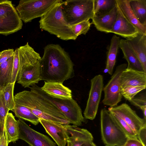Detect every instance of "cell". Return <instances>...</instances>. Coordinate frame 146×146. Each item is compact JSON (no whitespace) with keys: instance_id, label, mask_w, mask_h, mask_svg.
Masks as SVG:
<instances>
[{"instance_id":"1","label":"cell","mask_w":146,"mask_h":146,"mask_svg":"<svg viewBox=\"0 0 146 146\" xmlns=\"http://www.w3.org/2000/svg\"><path fill=\"white\" fill-rule=\"evenodd\" d=\"M40 66L41 80L63 83L74 74V64L69 55L58 44L45 46Z\"/></svg>"},{"instance_id":"2","label":"cell","mask_w":146,"mask_h":146,"mask_svg":"<svg viewBox=\"0 0 146 146\" xmlns=\"http://www.w3.org/2000/svg\"><path fill=\"white\" fill-rule=\"evenodd\" d=\"M15 102L27 108L39 119L63 125L70 122L56 107L31 91L24 90L14 96Z\"/></svg>"},{"instance_id":"3","label":"cell","mask_w":146,"mask_h":146,"mask_svg":"<svg viewBox=\"0 0 146 146\" xmlns=\"http://www.w3.org/2000/svg\"><path fill=\"white\" fill-rule=\"evenodd\" d=\"M19 68L17 82L24 88L38 84L41 79V57L28 43L18 48Z\"/></svg>"},{"instance_id":"4","label":"cell","mask_w":146,"mask_h":146,"mask_svg":"<svg viewBox=\"0 0 146 146\" xmlns=\"http://www.w3.org/2000/svg\"><path fill=\"white\" fill-rule=\"evenodd\" d=\"M60 1L56 3L44 16L39 22L40 28L63 40H75L77 37L70 25L64 20L62 11Z\"/></svg>"},{"instance_id":"5","label":"cell","mask_w":146,"mask_h":146,"mask_svg":"<svg viewBox=\"0 0 146 146\" xmlns=\"http://www.w3.org/2000/svg\"><path fill=\"white\" fill-rule=\"evenodd\" d=\"M33 92L52 104L64 115L70 123L77 126L81 125L85 121L81 109L72 98L62 99L54 98L43 91L36 84L30 87Z\"/></svg>"},{"instance_id":"6","label":"cell","mask_w":146,"mask_h":146,"mask_svg":"<svg viewBox=\"0 0 146 146\" xmlns=\"http://www.w3.org/2000/svg\"><path fill=\"white\" fill-rule=\"evenodd\" d=\"M95 0H67L61 4L63 17L71 26L92 19L94 14Z\"/></svg>"},{"instance_id":"7","label":"cell","mask_w":146,"mask_h":146,"mask_svg":"<svg viewBox=\"0 0 146 146\" xmlns=\"http://www.w3.org/2000/svg\"><path fill=\"white\" fill-rule=\"evenodd\" d=\"M101 131L105 146H123L127 137L106 108L100 111Z\"/></svg>"},{"instance_id":"8","label":"cell","mask_w":146,"mask_h":146,"mask_svg":"<svg viewBox=\"0 0 146 146\" xmlns=\"http://www.w3.org/2000/svg\"><path fill=\"white\" fill-rule=\"evenodd\" d=\"M61 0H21L16 8L21 19L26 23L41 17Z\"/></svg>"},{"instance_id":"9","label":"cell","mask_w":146,"mask_h":146,"mask_svg":"<svg viewBox=\"0 0 146 146\" xmlns=\"http://www.w3.org/2000/svg\"><path fill=\"white\" fill-rule=\"evenodd\" d=\"M127 64H122L117 66L110 79L104 87V98L102 102L104 105L113 107L117 106L122 98L120 92L121 77Z\"/></svg>"},{"instance_id":"10","label":"cell","mask_w":146,"mask_h":146,"mask_svg":"<svg viewBox=\"0 0 146 146\" xmlns=\"http://www.w3.org/2000/svg\"><path fill=\"white\" fill-rule=\"evenodd\" d=\"M91 86L88 98L84 112L85 119L94 120L97 113L104 88L103 77L98 74L90 81Z\"/></svg>"},{"instance_id":"11","label":"cell","mask_w":146,"mask_h":146,"mask_svg":"<svg viewBox=\"0 0 146 146\" xmlns=\"http://www.w3.org/2000/svg\"><path fill=\"white\" fill-rule=\"evenodd\" d=\"M19 139L27 143L29 146H56L48 136L31 127L24 120L19 118Z\"/></svg>"},{"instance_id":"12","label":"cell","mask_w":146,"mask_h":146,"mask_svg":"<svg viewBox=\"0 0 146 146\" xmlns=\"http://www.w3.org/2000/svg\"><path fill=\"white\" fill-rule=\"evenodd\" d=\"M108 110L125 121L137 136L140 129L146 126V119L139 117L136 112L126 103H123L113 107H109Z\"/></svg>"},{"instance_id":"13","label":"cell","mask_w":146,"mask_h":146,"mask_svg":"<svg viewBox=\"0 0 146 146\" xmlns=\"http://www.w3.org/2000/svg\"><path fill=\"white\" fill-rule=\"evenodd\" d=\"M67 133V146H81L83 143L93 141L92 134L87 129L75 125H65Z\"/></svg>"},{"instance_id":"14","label":"cell","mask_w":146,"mask_h":146,"mask_svg":"<svg viewBox=\"0 0 146 146\" xmlns=\"http://www.w3.org/2000/svg\"><path fill=\"white\" fill-rule=\"evenodd\" d=\"M117 15V10L116 6L108 12L95 14L92 19L91 24H94L98 31L106 33H111Z\"/></svg>"},{"instance_id":"15","label":"cell","mask_w":146,"mask_h":146,"mask_svg":"<svg viewBox=\"0 0 146 146\" xmlns=\"http://www.w3.org/2000/svg\"><path fill=\"white\" fill-rule=\"evenodd\" d=\"M39 123L58 146H66L67 137L65 125L40 119Z\"/></svg>"},{"instance_id":"16","label":"cell","mask_w":146,"mask_h":146,"mask_svg":"<svg viewBox=\"0 0 146 146\" xmlns=\"http://www.w3.org/2000/svg\"><path fill=\"white\" fill-rule=\"evenodd\" d=\"M117 18L113 26L111 33L126 39L133 37L140 33L137 29L126 19L117 9Z\"/></svg>"},{"instance_id":"17","label":"cell","mask_w":146,"mask_h":146,"mask_svg":"<svg viewBox=\"0 0 146 146\" xmlns=\"http://www.w3.org/2000/svg\"><path fill=\"white\" fill-rule=\"evenodd\" d=\"M126 40L141 64L144 71L146 73V35L139 33L133 37Z\"/></svg>"},{"instance_id":"18","label":"cell","mask_w":146,"mask_h":146,"mask_svg":"<svg viewBox=\"0 0 146 146\" xmlns=\"http://www.w3.org/2000/svg\"><path fill=\"white\" fill-rule=\"evenodd\" d=\"M130 0H116L118 10L128 22L133 24L140 33L146 35V25L141 24L138 21L130 5Z\"/></svg>"},{"instance_id":"19","label":"cell","mask_w":146,"mask_h":146,"mask_svg":"<svg viewBox=\"0 0 146 146\" xmlns=\"http://www.w3.org/2000/svg\"><path fill=\"white\" fill-rule=\"evenodd\" d=\"M120 81L121 87L146 86V73L126 68L122 73Z\"/></svg>"},{"instance_id":"20","label":"cell","mask_w":146,"mask_h":146,"mask_svg":"<svg viewBox=\"0 0 146 146\" xmlns=\"http://www.w3.org/2000/svg\"><path fill=\"white\" fill-rule=\"evenodd\" d=\"M41 89L47 94L54 98L62 99L72 98V92L62 83L44 81Z\"/></svg>"},{"instance_id":"21","label":"cell","mask_w":146,"mask_h":146,"mask_svg":"<svg viewBox=\"0 0 146 146\" xmlns=\"http://www.w3.org/2000/svg\"><path fill=\"white\" fill-rule=\"evenodd\" d=\"M119 48L123 54V58L128 63L127 68L144 71L141 64L129 45L126 40L120 39Z\"/></svg>"},{"instance_id":"22","label":"cell","mask_w":146,"mask_h":146,"mask_svg":"<svg viewBox=\"0 0 146 146\" xmlns=\"http://www.w3.org/2000/svg\"><path fill=\"white\" fill-rule=\"evenodd\" d=\"M0 20L23 24L11 1L2 0L0 3Z\"/></svg>"},{"instance_id":"23","label":"cell","mask_w":146,"mask_h":146,"mask_svg":"<svg viewBox=\"0 0 146 146\" xmlns=\"http://www.w3.org/2000/svg\"><path fill=\"white\" fill-rule=\"evenodd\" d=\"M120 38L116 35L112 37L107 53V61L105 70L110 75H113L116 56L119 48Z\"/></svg>"},{"instance_id":"24","label":"cell","mask_w":146,"mask_h":146,"mask_svg":"<svg viewBox=\"0 0 146 146\" xmlns=\"http://www.w3.org/2000/svg\"><path fill=\"white\" fill-rule=\"evenodd\" d=\"M4 128L6 131L8 143L15 142L19 139V126L17 120L11 113L8 112L6 117Z\"/></svg>"},{"instance_id":"25","label":"cell","mask_w":146,"mask_h":146,"mask_svg":"<svg viewBox=\"0 0 146 146\" xmlns=\"http://www.w3.org/2000/svg\"><path fill=\"white\" fill-rule=\"evenodd\" d=\"M13 55L0 66V86L1 90L7 84L12 83Z\"/></svg>"},{"instance_id":"26","label":"cell","mask_w":146,"mask_h":146,"mask_svg":"<svg viewBox=\"0 0 146 146\" xmlns=\"http://www.w3.org/2000/svg\"><path fill=\"white\" fill-rule=\"evenodd\" d=\"M15 103L14 108L13 111L15 116L19 118L28 121L35 125L39 123V119L33 114L26 107Z\"/></svg>"},{"instance_id":"27","label":"cell","mask_w":146,"mask_h":146,"mask_svg":"<svg viewBox=\"0 0 146 146\" xmlns=\"http://www.w3.org/2000/svg\"><path fill=\"white\" fill-rule=\"evenodd\" d=\"M129 3L138 21L146 25V0H130Z\"/></svg>"},{"instance_id":"28","label":"cell","mask_w":146,"mask_h":146,"mask_svg":"<svg viewBox=\"0 0 146 146\" xmlns=\"http://www.w3.org/2000/svg\"><path fill=\"white\" fill-rule=\"evenodd\" d=\"M15 83L8 84L1 90L3 95L7 107L9 110L12 111L15 105L13 95Z\"/></svg>"},{"instance_id":"29","label":"cell","mask_w":146,"mask_h":146,"mask_svg":"<svg viewBox=\"0 0 146 146\" xmlns=\"http://www.w3.org/2000/svg\"><path fill=\"white\" fill-rule=\"evenodd\" d=\"M116 6V0H95L94 14L108 12Z\"/></svg>"},{"instance_id":"30","label":"cell","mask_w":146,"mask_h":146,"mask_svg":"<svg viewBox=\"0 0 146 146\" xmlns=\"http://www.w3.org/2000/svg\"><path fill=\"white\" fill-rule=\"evenodd\" d=\"M146 86H126L121 87V94L125 99L129 101L142 90L146 88Z\"/></svg>"},{"instance_id":"31","label":"cell","mask_w":146,"mask_h":146,"mask_svg":"<svg viewBox=\"0 0 146 146\" xmlns=\"http://www.w3.org/2000/svg\"><path fill=\"white\" fill-rule=\"evenodd\" d=\"M110 113L113 120L120 127L127 138L138 139L137 136L133 130L125 121L116 115L110 112Z\"/></svg>"},{"instance_id":"32","label":"cell","mask_w":146,"mask_h":146,"mask_svg":"<svg viewBox=\"0 0 146 146\" xmlns=\"http://www.w3.org/2000/svg\"><path fill=\"white\" fill-rule=\"evenodd\" d=\"M129 102L130 103L140 109L143 113L144 118L146 119V92L139 94L135 96Z\"/></svg>"},{"instance_id":"33","label":"cell","mask_w":146,"mask_h":146,"mask_svg":"<svg viewBox=\"0 0 146 146\" xmlns=\"http://www.w3.org/2000/svg\"><path fill=\"white\" fill-rule=\"evenodd\" d=\"M91 23L89 20L83 21L70 27L75 35L78 37L82 34L85 35L89 30Z\"/></svg>"},{"instance_id":"34","label":"cell","mask_w":146,"mask_h":146,"mask_svg":"<svg viewBox=\"0 0 146 146\" xmlns=\"http://www.w3.org/2000/svg\"><path fill=\"white\" fill-rule=\"evenodd\" d=\"M22 28L20 26L0 21V34L7 36L17 32Z\"/></svg>"},{"instance_id":"35","label":"cell","mask_w":146,"mask_h":146,"mask_svg":"<svg viewBox=\"0 0 146 146\" xmlns=\"http://www.w3.org/2000/svg\"><path fill=\"white\" fill-rule=\"evenodd\" d=\"M9 110L7 107L4 99L1 90L0 91V119L1 131L3 132L7 114Z\"/></svg>"},{"instance_id":"36","label":"cell","mask_w":146,"mask_h":146,"mask_svg":"<svg viewBox=\"0 0 146 146\" xmlns=\"http://www.w3.org/2000/svg\"><path fill=\"white\" fill-rule=\"evenodd\" d=\"M13 57L12 74V83L15 82L17 80L18 77L19 60L18 48H17L14 50Z\"/></svg>"},{"instance_id":"37","label":"cell","mask_w":146,"mask_h":146,"mask_svg":"<svg viewBox=\"0 0 146 146\" xmlns=\"http://www.w3.org/2000/svg\"><path fill=\"white\" fill-rule=\"evenodd\" d=\"M14 50L13 49H8L0 52V66L4 62L13 56Z\"/></svg>"},{"instance_id":"38","label":"cell","mask_w":146,"mask_h":146,"mask_svg":"<svg viewBox=\"0 0 146 146\" xmlns=\"http://www.w3.org/2000/svg\"><path fill=\"white\" fill-rule=\"evenodd\" d=\"M123 146H144L137 139L127 138Z\"/></svg>"},{"instance_id":"39","label":"cell","mask_w":146,"mask_h":146,"mask_svg":"<svg viewBox=\"0 0 146 146\" xmlns=\"http://www.w3.org/2000/svg\"><path fill=\"white\" fill-rule=\"evenodd\" d=\"M137 136L138 139L144 146H146V126L143 127L140 129Z\"/></svg>"},{"instance_id":"40","label":"cell","mask_w":146,"mask_h":146,"mask_svg":"<svg viewBox=\"0 0 146 146\" xmlns=\"http://www.w3.org/2000/svg\"><path fill=\"white\" fill-rule=\"evenodd\" d=\"M8 145L6 134L4 128L3 133L0 137V146H8Z\"/></svg>"},{"instance_id":"41","label":"cell","mask_w":146,"mask_h":146,"mask_svg":"<svg viewBox=\"0 0 146 146\" xmlns=\"http://www.w3.org/2000/svg\"><path fill=\"white\" fill-rule=\"evenodd\" d=\"M81 146H97L93 141L85 143L82 145Z\"/></svg>"},{"instance_id":"42","label":"cell","mask_w":146,"mask_h":146,"mask_svg":"<svg viewBox=\"0 0 146 146\" xmlns=\"http://www.w3.org/2000/svg\"><path fill=\"white\" fill-rule=\"evenodd\" d=\"M2 133L1 131V121L0 119V137L1 135L3 134Z\"/></svg>"},{"instance_id":"43","label":"cell","mask_w":146,"mask_h":146,"mask_svg":"<svg viewBox=\"0 0 146 146\" xmlns=\"http://www.w3.org/2000/svg\"><path fill=\"white\" fill-rule=\"evenodd\" d=\"M2 0H0V3L2 1Z\"/></svg>"},{"instance_id":"44","label":"cell","mask_w":146,"mask_h":146,"mask_svg":"<svg viewBox=\"0 0 146 146\" xmlns=\"http://www.w3.org/2000/svg\"><path fill=\"white\" fill-rule=\"evenodd\" d=\"M1 90V88H0V91Z\"/></svg>"}]
</instances>
